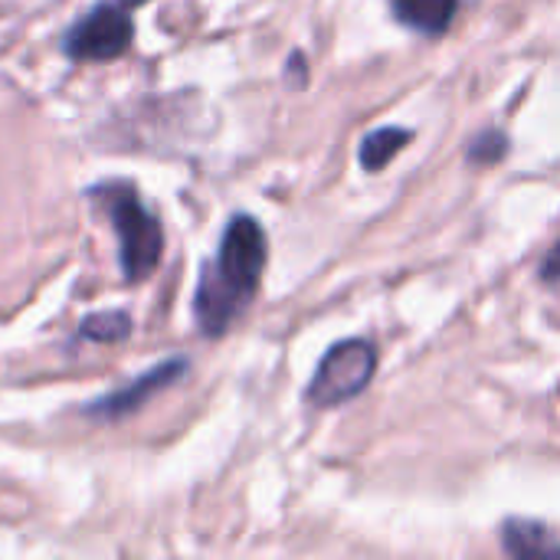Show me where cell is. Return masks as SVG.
Returning <instances> with one entry per match:
<instances>
[{
    "label": "cell",
    "instance_id": "cell-1",
    "mask_svg": "<svg viewBox=\"0 0 560 560\" xmlns=\"http://www.w3.org/2000/svg\"><path fill=\"white\" fill-rule=\"evenodd\" d=\"M266 259L269 246L262 226L246 213L233 217L230 226L223 230L213 262L203 266L194 295V315L207 338L226 335V328L243 315V308L253 302L259 289Z\"/></svg>",
    "mask_w": 560,
    "mask_h": 560
},
{
    "label": "cell",
    "instance_id": "cell-2",
    "mask_svg": "<svg viewBox=\"0 0 560 560\" xmlns=\"http://www.w3.org/2000/svg\"><path fill=\"white\" fill-rule=\"evenodd\" d=\"M92 194L105 203L108 220L118 233L125 279L141 282L144 276L154 272V266L161 262V253H164V230H161L158 217L144 210L135 187H128V184H105V187H95Z\"/></svg>",
    "mask_w": 560,
    "mask_h": 560
},
{
    "label": "cell",
    "instance_id": "cell-3",
    "mask_svg": "<svg viewBox=\"0 0 560 560\" xmlns=\"http://www.w3.org/2000/svg\"><path fill=\"white\" fill-rule=\"evenodd\" d=\"M374 371H377V348L368 338H345L325 351L305 397L312 407L322 410L341 407L371 387Z\"/></svg>",
    "mask_w": 560,
    "mask_h": 560
},
{
    "label": "cell",
    "instance_id": "cell-4",
    "mask_svg": "<svg viewBox=\"0 0 560 560\" xmlns=\"http://www.w3.org/2000/svg\"><path fill=\"white\" fill-rule=\"evenodd\" d=\"M131 43V20L125 10L112 7V3H102L95 7L89 16H82L69 36H66V52L72 59H115L128 49Z\"/></svg>",
    "mask_w": 560,
    "mask_h": 560
},
{
    "label": "cell",
    "instance_id": "cell-5",
    "mask_svg": "<svg viewBox=\"0 0 560 560\" xmlns=\"http://www.w3.org/2000/svg\"><path fill=\"white\" fill-rule=\"evenodd\" d=\"M184 371H187V361H180V358L164 361V364H158L154 371H148L141 381H135L131 387H125V390H118V394L98 400V404L92 407V413H98V417H128V413L141 410L154 394H161L164 387H171Z\"/></svg>",
    "mask_w": 560,
    "mask_h": 560
},
{
    "label": "cell",
    "instance_id": "cell-6",
    "mask_svg": "<svg viewBox=\"0 0 560 560\" xmlns=\"http://www.w3.org/2000/svg\"><path fill=\"white\" fill-rule=\"evenodd\" d=\"M502 548L515 560H560V538L535 518L502 522Z\"/></svg>",
    "mask_w": 560,
    "mask_h": 560
},
{
    "label": "cell",
    "instance_id": "cell-7",
    "mask_svg": "<svg viewBox=\"0 0 560 560\" xmlns=\"http://www.w3.org/2000/svg\"><path fill=\"white\" fill-rule=\"evenodd\" d=\"M390 10L404 26L417 33L443 36L456 20L459 0H390Z\"/></svg>",
    "mask_w": 560,
    "mask_h": 560
},
{
    "label": "cell",
    "instance_id": "cell-8",
    "mask_svg": "<svg viewBox=\"0 0 560 560\" xmlns=\"http://www.w3.org/2000/svg\"><path fill=\"white\" fill-rule=\"evenodd\" d=\"M413 141V131L410 128H400V125H387V128H374L364 135L361 148H358V161L364 171H384L407 144Z\"/></svg>",
    "mask_w": 560,
    "mask_h": 560
},
{
    "label": "cell",
    "instance_id": "cell-9",
    "mask_svg": "<svg viewBox=\"0 0 560 560\" xmlns=\"http://www.w3.org/2000/svg\"><path fill=\"white\" fill-rule=\"evenodd\" d=\"M509 135L499 128H486L482 135H476L466 148V161L472 167H495L509 158Z\"/></svg>",
    "mask_w": 560,
    "mask_h": 560
},
{
    "label": "cell",
    "instance_id": "cell-10",
    "mask_svg": "<svg viewBox=\"0 0 560 560\" xmlns=\"http://www.w3.org/2000/svg\"><path fill=\"white\" fill-rule=\"evenodd\" d=\"M128 335H131V318L125 312H102V315H89L82 322V338H89V341L115 345Z\"/></svg>",
    "mask_w": 560,
    "mask_h": 560
},
{
    "label": "cell",
    "instance_id": "cell-11",
    "mask_svg": "<svg viewBox=\"0 0 560 560\" xmlns=\"http://www.w3.org/2000/svg\"><path fill=\"white\" fill-rule=\"evenodd\" d=\"M285 82L292 89H305V82H308V62H305L302 52H292L289 56V62H285Z\"/></svg>",
    "mask_w": 560,
    "mask_h": 560
},
{
    "label": "cell",
    "instance_id": "cell-12",
    "mask_svg": "<svg viewBox=\"0 0 560 560\" xmlns=\"http://www.w3.org/2000/svg\"><path fill=\"white\" fill-rule=\"evenodd\" d=\"M541 282H548V285H555L560 282V240L551 246V253L545 256V262H541Z\"/></svg>",
    "mask_w": 560,
    "mask_h": 560
},
{
    "label": "cell",
    "instance_id": "cell-13",
    "mask_svg": "<svg viewBox=\"0 0 560 560\" xmlns=\"http://www.w3.org/2000/svg\"><path fill=\"white\" fill-rule=\"evenodd\" d=\"M121 7H138V3H144V0H118Z\"/></svg>",
    "mask_w": 560,
    "mask_h": 560
}]
</instances>
